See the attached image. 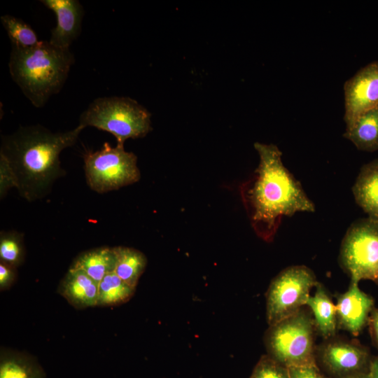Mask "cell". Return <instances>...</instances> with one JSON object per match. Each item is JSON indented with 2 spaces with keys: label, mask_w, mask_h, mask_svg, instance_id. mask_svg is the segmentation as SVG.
Instances as JSON below:
<instances>
[{
  "label": "cell",
  "mask_w": 378,
  "mask_h": 378,
  "mask_svg": "<svg viewBox=\"0 0 378 378\" xmlns=\"http://www.w3.org/2000/svg\"><path fill=\"white\" fill-rule=\"evenodd\" d=\"M74 57L70 49L40 41L29 48H12L10 74L24 96L37 108L43 106L64 85Z\"/></svg>",
  "instance_id": "3957f363"
},
{
  "label": "cell",
  "mask_w": 378,
  "mask_h": 378,
  "mask_svg": "<svg viewBox=\"0 0 378 378\" xmlns=\"http://www.w3.org/2000/svg\"><path fill=\"white\" fill-rule=\"evenodd\" d=\"M0 378H46L37 360L24 353L1 350Z\"/></svg>",
  "instance_id": "ac0fdd59"
},
{
  "label": "cell",
  "mask_w": 378,
  "mask_h": 378,
  "mask_svg": "<svg viewBox=\"0 0 378 378\" xmlns=\"http://www.w3.org/2000/svg\"><path fill=\"white\" fill-rule=\"evenodd\" d=\"M250 378H290L288 368L268 355L262 356Z\"/></svg>",
  "instance_id": "603a6c76"
},
{
  "label": "cell",
  "mask_w": 378,
  "mask_h": 378,
  "mask_svg": "<svg viewBox=\"0 0 378 378\" xmlns=\"http://www.w3.org/2000/svg\"><path fill=\"white\" fill-rule=\"evenodd\" d=\"M343 136L360 150H378V106L362 114L354 123L346 128Z\"/></svg>",
  "instance_id": "e0dca14e"
},
{
  "label": "cell",
  "mask_w": 378,
  "mask_h": 378,
  "mask_svg": "<svg viewBox=\"0 0 378 378\" xmlns=\"http://www.w3.org/2000/svg\"><path fill=\"white\" fill-rule=\"evenodd\" d=\"M98 286L99 284L83 271L69 267L58 290L74 307L83 309L97 306Z\"/></svg>",
  "instance_id": "4fadbf2b"
},
{
  "label": "cell",
  "mask_w": 378,
  "mask_h": 378,
  "mask_svg": "<svg viewBox=\"0 0 378 378\" xmlns=\"http://www.w3.org/2000/svg\"><path fill=\"white\" fill-rule=\"evenodd\" d=\"M368 374L370 378H378V356L371 360Z\"/></svg>",
  "instance_id": "83f0119b"
},
{
  "label": "cell",
  "mask_w": 378,
  "mask_h": 378,
  "mask_svg": "<svg viewBox=\"0 0 378 378\" xmlns=\"http://www.w3.org/2000/svg\"><path fill=\"white\" fill-rule=\"evenodd\" d=\"M290 378H328L319 371L316 365L289 368Z\"/></svg>",
  "instance_id": "d4e9b609"
},
{
  "label": "cell",
  "mask_w": 378,
  "mask_h": 378,
  "mask_svg": "<svg viewBox=\"0 0 378 378\" xmlns=\"http://www.w3.org/2000/svg\"><path fill=\"white\" fill-rule=\"evenodd\" d=\"M41 2L56 15L57 24L52 29L49 42L60 48L69 49L79 36L84 10L77 0H43Z\"/></svg>",
  "instance_id": "7c38bea8"
},
{
  "label": "cell",
  "mask_w": 378,
  "mask_h": 378,
  "mask_svg": "<svg viewBox=\"0 0 378 378\" xmlns=\"http://www.w3.org/2000/svg\"><path fill=\"white\" fill-rule=\"evenodd\" d=\"M135 288L122 281L115 273L106 274L99 283L97 306H114L128 301Z\"/></svg>",
  "instance_id": "ffe728a7"
},
{
  "label": "cell",
  "mask_w": 378,
  "mask_h": 378,
  "mask_svg": "<svg viewBox=\"0 0 378 378\" xmlns=\"http://www.w3.org/2000/svg\"><path fill=\"white\" fill-rule=\"evenodd\" d=\"M316 328L304 309L269 326L264 342L267 355L286 368L315 365Z\"/></svg>",
  "instance_id": "5b68a950"
},
{
  "label": "cell",
  "mask_w": 378,
  "mask_h": 378,
  "mask_svg": "<svg viewBox=\"0 0 378 378\" xmlns=\"http://www.w3.org/2000/svg\"><path fill=\"white\" fill-rule=\"evenodd\" d=\"M25 257L24 234L15 230L1 231L0 261L18 267Z\"/></svg>",
  "instance_id": "7402d4cb"
},
{
  "label": "cell",
  "mask_w": 378,
  "mask_h": 378,
  "mask_svg": "<svg viewBox=\"0 0 378 378\" xmlns=\"http://www.w3.org/2000/svg\"><path fill=\"white\" fill-rule=\"evenodd\" d=\"M116 264L115 248L102 246L82 252L70 267L83 271L99 284L106 274L115 272Z\"/></svg>",
  "instance_id": "2e32d148"
},
{
  "label": "cell",
  "mask_w": 378,
  "mask_h": 378,
  "mask_svg": "<svg viewBox=\"0 0 378 378\" xmlns=\"http://www.w3.org/2000/svg\"><path fill=\"white\" fill-rule=\"evenodd\" d=\"M83 160L87 184L99 194L133 184L141 178L136 155L126 151L124 146L112 147L105 142L98 150L86 151Z\"/></svg>",
  "instance_id": "8992f818"
},
{
  "label": "cell",
  "mask_w": 378,
  "mask_h": 378,
  "mask_svg": "<svg viewBox=\"0 0 378 378\" xmlns=\"http://www.w3.org/2000/svg\"><path fill=\"white\" fill-rule=\"evenodd\" d=\"M1 22L13 47L29 48L39 43L34 30L22 20L4 15L1 17Z\"/></svg>",
  "instance_id": "44dd1931"
},
{
  "label": "cell",
  "mask_w": 378,
  "mask_h": 378,
  "mask_svg": "<svg viewBox=\"0 0 378 378\" xmlns=\"http://www.w3.org/2000/svg\"><path fill=\"white\" fill-rule=\"evenodd\" d=\"M17 276L16 267L0 261V290L9 288Z\"/></svg>",
  "instance_id": "484cf974"
},
{
  "label": "cell",
  "mask_w": 378,
  "mask_h": 378,
  "mask_svg": "<svg viewBox=\"0 0 378 378\" xmlns=\"http://www.w3.org/2000/svg\"><path fill=\"white\" fill-rule=\"evenodd\" d=\"M340 263L351 281L368 279L378 285V220L368 217L351 225L342 241Z\"/></svg>",
  "instance_id": "52a82bcc"
},
{
  "label": "cell",
  "mask_w": 378,
  "mask_h": 378,
  "mask_svg": "<svg viewBox=\"0 0 378 378\" xmlns=\"http://www.w3.org/2000/svg\"><path fill=\"white\" fill-rule=\"evenodd\" d=\"M346 378H370L368 372L359 373Z\"/></svg>",
  "instance_id": "f1b7e54d"
},
{
  "label": "cell",
  "mask_w": 378,
  "mask_h": 378,
  "mask_svg": "<svg viewBox=\"0 0 378 378\" xmlns=\"http://www.w3.org/2000/svg\"><path fill=\"white\" fill-rule=\"evenodd\" d=\"M358 283L351 281L348 290L337 297V328L358 336L368 324L374 308V300L362 291Z\"/></svg>",
  "instance_id": "8fae6325"
},
{
  "label": "cell",
  "mask_w": 378,
  "mask_h": 378,
  "mask_svg": "<svg viewBox=\"0 0 378 378\" xmlns=\"http://www.w3.org/2000/svg\"><path fill=\"white\" fill-rule=\"evenodd\" d=\"M84 128L52 132L39 125L20 126L1 136L0 154L5 157L17 178V190L31 202L44 198L56 180L64 176L61 152L74 146Z\"/></svg>",
  "instance_id": "6da1fadb"
},
{
  "label": "cell",
  "mask_w": 378,
  "mask_h": 378,
  "mask_svg": "<svg viewBox=\"0 0 378 378\" xmlns=\"http://www.w3.org/2000/svg\"><path fill=\"white\" fill-rule=\"evenodd\" d=\"M315 287V293L309 297L306 306L312 312L316 331L324 340H328L336 335V305L323 284L318 282Z\"/></svg>",
  "instance_id": "9a60e30c"
},
{
  "label": "cell",
  "mask_w": 378,
  "mask_h": 378,
  "mask_svg": "<svg viewBox=\"0 0 378 378\" xmlns=\"http://www.w3.org/2000/svg\"><path fill=\"white\" fill-rule=\"evenodd\" d=\"M16 176L4 156L0 154V198L2 200L13 188H17Z\"/></svg>",
  "instance_id": "cb8c5ba5"
},
{
  "label": "cell",
  "mask_w": 378,
  "mask_h": 378,
  "mask_svg": "<svg viewBox=\"0 0 378 378\" xmlns=\"http://www.w3.org/2000/svg\"><path fill=\"white\" fill-rule=\"evenodd\" d=\"M352 192L356 203L368 217L378 220V159L361 167Z\"/></svg>",
  "instance_id": "5bb4252c"
},
{
  "label": "cell",
  "mask_w": 378,
  "mask_h": 378,
  "mask_svg": "<svg viewBox=\"0 0 378 378\" xmlns=\"http://www.w3.org/2000/svg\"><path fill=\"white\" fill-rule=\"evenodd\" d=\"M346 128L362 114L378 106V61L359 69L344 85Z\"/></svg>",
  "instance_id": "30bf717a"
},
{
  "label": "cell",
  "mask_w": 378,
  "mask_h": 378,
  "mask_svg": "<svg viewBox=\"0 0 378 378\" xmlns=\"http://www.w3.org/2000/svg\"><path fill=\"white\" fill-rule=\"evenodd\" d=\"M150 113L136 100L124 97L95 99L80 114L78 125L93 127L115 136L117 145L144 137L152 130Z\"/></svg>",
  "instance_id": "277c9868"
},
{
  "label": "cell",
  "mask_w": 378,
  "mask_h": 378,
  "mask_svg": "<svg viewBox=\"0 0 378 378\" xmlns=\"http://www.w3.org/2000/svg\"><path fill=\"white\" fill-rule=\"evenodd\" d=\"M318 281L312 270L293 265L281 271L271 281L266 294L269 326L290 316L306 305L310 290Z\"/></svg>",
  "instance_id": "ba28073f"
},
{
  "label": "cell",
  "mask_w": 378,
  "mask_h": 378,
  "mask_svg": "<svg viewBox=\"0 0 378 378\" xmlns=\"http://www.w3.org/2000/svg\"><path fill=\"white\" fill-rule=\"evenodd\" d=\"M117 264L115 273L126 284L136 288L144 273L147 258L140 251L126 246H115Z\"/></svg>",
  "instance_id": "d6986e66"
},
{
  "label": "cell",
  "mask_w": 378,
  "mask_h": 378,
  "mask_svg": "<svg viewBox=\"0 0 378 378\" xmlns=\"http://www.w3.org/2000/svg\"><path fill=\"white\" fill-rule=\"evenodd\" d=\"M368 325L372 343L378 349V308H374L371 312Z\"/></svg>",
  "instance_id": "4316f807"
},
{
  "label": "cell",
  "mask_w": 378,
  "mask_h": 378,
  "mask_svg": "<svg viewBox=\"0 0 378 378\" xmlns=\"http://www.w3.org/2000/svg\"><path fill=\"white\" fill-rule=\"evenodd\" d=\"M260 162L246 196L257 234L270 241L284 216L314 212L315 206L300 183L284 165L282 153L272 144H254Z\"/></svg>",
  "instance_id": "7a4b0ae2"
},
{
  "label": "cell",
  "mask_w": 378,
  "mask_h": 378,
  "mask_svg": "<svg viewBox=\"0 0 378 378\" xmlns=\"http://www.w3.org/2000/svg\"><path fill=\"white\" fill-rule=\"evenodd\" d=\"M331 374L346 378L368 372L371 362L369 349L357 340L338 337L325 340L316 349V360Z\"/></svg>",
  "instance_id": "9c48e42d"
}]
</instances>
